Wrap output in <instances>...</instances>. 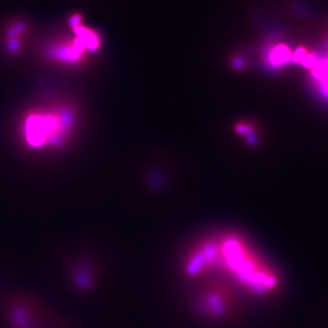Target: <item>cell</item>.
<instances>
[{
    "mask_svg": "<svg viewBox=\"0 0 328 328\" xmlns=\"http://www.w3.org/2000/svg\"><path fill=\"white\" fill-rule=\"evenodd\" d=\"M184 270L195 279L219 275L255 296L272 294L280 285L277 270L249 242L235 235L212 238L195 246L187 255Z\"/></svg>",
    "mask_w": 328,
    "mask_h": 328,
    "instance_id": "obj_1",
    "label": "cell"
},
{
    "mask_svg": "<svg viewBox=\"0 0 328 328\" xmlns=\"http://www.w3.org/2000/svg\"><path fill=\"white\" fill-rule=\"evenodd\" d=\"M59 277L69 293L83 297L91 293L97 283V266L90 252L75 248L63 255L59 263Z\"/></svg>",
    "mask_w": 328,
    "mask_h": 328,
    "instance_id": "obj_2",
    "label": "cell"
},
{
    "mask_svg": "<svg viewBox=\"0 0 328 328\" xmlns=\"http://www.w3.org/2000/svg\"><path fill=\"white\" fill-rule=\"evenodd\" d=\"M69 119L66 113L31 115L25 128L26 141L33 147L59 142L69 127Z\"/></svg>",
    "mask_w": 328,
    "mask_h": 328,
    "instance_id": "obj_3",
    "label": "cell"
},
{
    "mask_svg": "<svg viewBox=\"0 0 328 328\" xmlns=\"http://www.w3.org/2000/svg\"><path fill=\"white\" fill-rule=\"evenodd\" d=\"M313 79L322 94L328 98V58L317 61L313 69Z\"/></svg>",
    "mask_w": 328,
    "mask_h": 328,
    "instance_id": "obj_4",
    "label": "cell"
}]
</instances>
